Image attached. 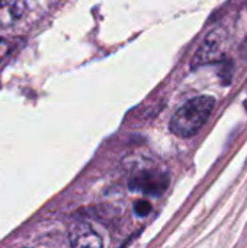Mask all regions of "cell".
<instances>
[{"instance_id": "6", "label": "cell", "mask_w": 247, "mask_h": 248, "mask_svg": "<svg viewBox=\"0 0 247 248\" xmlns=\"http://www.w3.org/2000/svg\"><path fill=\"white\" fill-rule=\"evenodd\" d=\"M22 41L19 38L0 36V67L10 61V58L20 49Z\"/></svg>"}, {"instance_id": "1", "label": "cell", "mask_w": 247, "mask_h": 248, "mask_svg": "<svg viewBox=\"0 0 247 248\" xmlns=\"http://www.w3.org/2000/svg\"><path fill=\"white\" fill-rule=\"evenodd\" d=\"M215 108V99L213 96H198L183 103L172 116L169 128L181 137L189 138L195 135L208 121Z\"/></svg>"}, {"instance_id": "7", "label": "cell", "mask_w": 247, "mask_h": 248, "mask_svg": "<svg viewBox=\"0 0 247 248\" xmlns=\"http://www.w3.org/2000/svg\"><path fill=\"white\" fill-rule=\"evenodd\" d=\"M134 211L140 217H147L151 211V205L147 201H137L134 205Z\"/></svg>"}, {"instance_id": "5", "label": "cell", "mask_w": 247, "mask_h": 248, "mask_svg": "<svg viewBox=\"0 0 247 248\" xmlns=\"http://www.w3.org/2000/svg\"><path fill=\"white\" fill-rule=\"evenodd\" d=\"M25 12V0H0V29H7L17 23Z\"/></svg>"}, {"instance_id": "2", "label": "cell", "mask_w": 247, "mask_h": 248, "mask_svg": "<svg viewBox=\"0 0 247 248\" xmlns=\"http://www.w3.org/2000/svg\"><path fill=\"white\" fill-rule=\"evenodd\" d=\"M224 38L226 36L221 29L211 31L199 45L198 51L195 52L192 67L205 65L221 60V57L224 55Z\"/></svg>"}, {"instance_id": "3", "label": "cell", "mask_w": 247, "mask_h": 248, "mask_svg": "<svg viewBox=\"0 0 247 248\" xmlns=\"http://www.w3.org/2000/svg\"><path fill=\"white\" fill-rule=\"evenodd\" d=\"M167 186L169 177L159 171H143L134 176L130 182V189L153 196H160L162 193H165Z\"/></svg>"}, {"instance_id": "4", "label": "cell", "mask_w": 247, "mask_h": 248, "mask_svg": "<svg viewBox=\"0 0 247 248\" xmlns=\"http://www.w3.org/2000/svg\"><path fill=\"white\" fill-rule=\"evenodd\" d=\"M70 248H103L100 235L87 222H76L68 231Z\"/></svg>"}]
</instances>
